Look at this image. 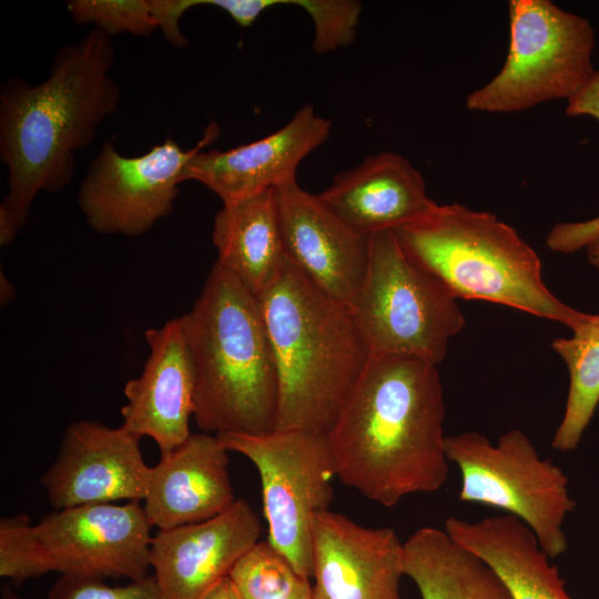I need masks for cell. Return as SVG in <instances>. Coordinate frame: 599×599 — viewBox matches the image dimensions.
<instances>
[{
	"mask_svg": "<svg viewBox=\"0 0 599 599\" xmlns=\"http://www.w3.org/2000/svg\"><path fill=\"white\" fill-rule=\"evenodd\" d=\"M404 575L422 599H512L485 561L436 527H422L404 541Z\"/></svg>",
	"mask_w": 599,
	"mask_h": 599,
	"instance_id": "cell-22",
	"label": "cell"
},
{
	"mask_svg": "<svg viewBox=\"0 0 599 599\" xmlns=\"http://www.w3.org/2000/svg\"><path fill=\"white\" fill-rule=\"evenodd\" d=\"M229 451L257 469L267 540L302 576L313 577V527L333 499L335 464L327 434L275 429L264 435H216Z\"/></svg>",
	"mask_w": 599,
	"mask_h": 599,
	"instance_id": "cell-9",
	"label": "cell"
},
{
	"mask_svg": "<svg viewBox=\"0 0 599 599\" xmlns=\"http://www.w3.org/2000/svg\"><path fill=\"white\" fill-rule=\"evenodd\" d=\"M551 348L569 373L565 412L551 447L568 453L578 447L599 404V315L589 314L571 337L554 339Z\"/></svg>",
	"mask_w": 599,
	"mask_h": 599,
	"instance_id": "cell-23",
	"label": "cell"
},
{
	"mask_svg": "<svg viewBox=\"0 0 599 599\" xmlns=\"http://www.w3.org/2000/svg\"><path fill=\"white\" fill-rule=\"evenodd\" d=\"M65 7L77 24L91 23L110 38L146 37L159 29L148 0H70Z\"/></svg>",
	"mask_w": 599,
	"mask_h": 599,
	"instance_id": "cell-26",
	"label": "cell"
},
{
	"mask_svg": "<svg viewBox=\"0 0 599 599\" xmlns=\"http://www.w3.org/2000/svg\"><path fill=\"white\" fill-rule=\"evenodd\" d=\"M180 318L195 368L193 418L201 432H274L278 379L257 297L215 262Z\"/></svg>",
	"mask_w": 599,
	"mask_h": 599,
	"instance_id": "cell-3",
	"label": "cell"
},
{
	"mask_svg": "<svg viewBox=\"0 0 599 599\" xmlns=\"http://www.w3.org/2000/svg\"><path fill=\"white\" fill-rule=\"evenodd\" d=\"M586 250L589 264L599 268V240L588 245Z\"/></svg>",
	"mask_w": 599,
	"mask_h": 599,
	"instance_id": "cell-34",
	"label": "cell"
},
{
	"mask_svg": "<svg viewBox=\"0 0 599 599\" xmlns=\"http://www.w3.org/2000/svg\"><path fill=\"white\" fill-rule=\"evenodd\" d=\"M314 599H400L404 542L393 528H370L329 510L313 527Z\"/></svg>",
	"mask_w": 599,
	"mask_h": 599,
	"instance_id": "cell-15",
	"label": "cell"
},
{
	"mask_svg": "<svg viewBox=\"0 0 599 599\" xmlns=\"http://www.w3.org/2000/svg\"><path fill=\"white\" fill-rule=\"evenodd\" d=\"M568 116L589 115L599 120V70L567 101ZM599 240V216L581 222L558 223L546 237L549 250L571 254Z\"/></svg>",
	"mask_w": 599,
	"mask_h": 599,
	"instance_id": "cell-27",
	"label": "cell"
},
{
	"mask_svg": "<svg viewBox=\"0 0 599 599\" xmlns=\"http://www.w3.org/2000/svg\"><path fill=\"white\" fill-rule=\"evenodd\" d=\"M201 599H242L230 577L213 586Z\"/></svg>",
	"mask_w": 599,
	"mask_h": 599,
	"instance_id": "cell-32",
	"label": "cell"
},
{
	"mask_svg": "<svg viewBox=\"0 0 599 599\" xmlns=\"http://www.w3.org/2000/svg\"><path fill=\"white\" fill-rule=\"evenodd\" d=\"M275 194L286 257L352 308L366 275L370 235L353 229L297 181L275 189Z\"/></svg>",
	"mask_w": 599,
	"mask_h": 599,
	"instance_id": "cell-13",
	"label": "cell"
},
{
	"mask_svg": "<svg viewBox=\"0 0 599 599\" xmlns=\"http://www.w3.org/2000/svg\"><path fill=\"white\" fill-rule=\"evenodd\" d=\"M445 397L437 365L370 354L327 433L336 477L385 507L446 483Z\"/></svg>",
	"mask_w": 599,
	"mask_h": 599,
	"instance_id": "cell-1",
	"label": "cell"
},
{
	"mask_svg": "<svg viewBox=\"0 0 599 599\" xmlns=\"http://www.w3.org/2000/svg\"><path fill=\"white\" fill-rule=\"evenodd\" d=\"M193 7L211 6L225 11L242 27H251L267 9L275 6L294 4V0H192Z\"/></svg>",
	"mask_w": 599,
	"mask_h": 599,
	"instance_id": "cell-30",
	"label": "cell"
},
{
	"mask_svg": "<svg viewBox=\"0 0 599 599\" xmlns=\"http://www.w3.org/2000/svg\"><path fill=\"white\" fill-rule=\"evenodd\" d=\"M16 298V288L1 271L0 273V302L1 306L7 305Z\"/></svg>",
	"mask_w": 599,
	"mask_h": 599,
	"instance_id": "cell-33",
	"label": "cell"
},
{
	"mask_svg": "<svg viewBox=\"0 0 599 599\" xmlns=\"http://www.w3.org/2000/svg\"><path fill=\"white\" fill-rule=\"evenodd\" d=\"M110 37L91 29L57 52L49 77L30 84L12 77L0 91V159L8 169L1 205L22 227L40 192L58 193L73 179L74 154L85 149L121 101L111 75Z\"/></svg>",
	"mask_w": 599,
	"mask_h": 599,
	"instance_id": "cell-2",
	"label": "cell"
},
{
	"mask_svg": "<svg viewBox=\"0 0 599 599\" xmlns=\"http://www.w3.org/2000/svg\"><path fill=\"white\" fill-rule=\"evenodd\" d=\"M446 454L460 473L461 502L516 517L550 559L567 551L562 524L576 507L568 478L551 459L540 457L522 430L510 429L496 444L476 430L447 436Z\"/></svg>",
	"mask_w": 599,
	"mask_h": 599,
	"instance_id": "cell-8",
	"label": "cell"
},
{
	"mask_svg": "<svg viewBox=\"0 0 599 599\" xmlns=\"http://www.w3.org/2000/svg\"><path fill=\"white\" fill-rule=\"evenodd\" d=\"M332 121L304 104L275 132L256 141L220 151H200L185 165L182 182L196 181L223 204L235 202L296 180L301 162L329 136Z\"/></svg>",
	"mask_w": 599,
	"mask_h": 599,
	"instance_id": "cell-16",
	"label": "cell"
},
{
	"mask_svg": "<svg viewBox=\"0 0 599 599\" xmlns=\"http://www.w3.org/2000/svg\"><path fill=\"white\" fill-rule=\"evenodd\" d=\"M257 300L277 370L276 429L327 434L370 356L352 309L287 257Z\"/></svg>",
	"mask_w": 599,
	"mask_h": 599,
	"instance_id": "cell-4",
	"label": "cell"
},
{
	"mask_svg": "<svg viewBox=\"0 0 599 599\" xmlns=\"http://www.w3.org/2000/svg\"><path fill=\"white\" fill-rule=\"evenodd\" d=\"M394 233L403 250L457 300L505 305L571 331L589 316L550 292L535 250L491 212L437 204Z\"/></svg>",
	"mask_w": 599,
	"mask_h": 599,
	"instance_id": "cell-5",
	"label": "cell"
},
{
	"mask_svg": "<svg viewBox=\"0 0 599 599\" xmlns=\"http://www.w3.org/2000/svg\"><path fill=\"white\" fill-rule=\"evenodd\" d=\"M151 528L139 502L57 509L35 525L53 571L130 581L149 577Z\"/></svg>",
	"mask_w": 599,
	"mask_h": 599,
	"instance_id": "cell-11",
	"label": "cell"
},
{
	"mask_svg": "<svg viewBox=\"0 0 599 599\" xmlns=\"http://www.w3.org/2000/svg\"><path fill=\"white\" fill-rule=\"evenodd\" d=\"M229 577L242 599H314L309 579L267 539L245 552Z\"/></svg>",
	"mask_w": 599,
	"mask_h": 599,
	"instance_id": "cell-24",
	"label": "cell"
},
{
	"mask_svg": "<svg viewBox=\"0 0 599 599\" xmlns=\"http://www.w3.org/2000/svg\"><path fill=\"white\" fill-rule=\"evenodd\" d=\"M21 229L16 217L2 205H0V245L8 246L17 236Z\"/></svg>",
	"mask_w": 599,
	"mask_h": 599,
	"instance_id": "cell-31",
	"label": "cell"
},
{
	"mask_svg": "<svg viewBox=\"0 0 599 599\" xmlns=\"http://www.w3.org/2000/svg\"><path fill=\"white\" fill-rule=\"evenodd\" d=\"M445 531L485 561L512 599H572L557 566L516 517L504 514L469 521L451 516Z\"/></svg>",
	"mask_w": 599,
	"mask_h": 599,
	"instance_id": "cell-20",
	"label": "cell"
},
{
	"mask_svg": "<svg viewBox=\"0 0 599 599\" xmlns=\"http://www.w3.org/2000/svg\"><path fill=\"white\" fill-rule=\"evenodd\" d=\"M51 560L26 514L0 520V576L21 583L52 572Z\"/></svg>",
	"mask_w": 599,
	"mask_h": 599,
	"instance_id": "cell-25",
	"label": "cell"
},
{
	"mask_svg": "<svg viewBox=\"0 0 599 599\" xmlns=\"http://www.w3.org/2000/svg\"><path fill=\"white\" fill-rule=\"evenodd\" d=\"M351 309L370 354L435 365L466 323L457 298L403 250L394 231L370 235L366 275Z\"/></svg>",
	"mask_w": 599,
	"mask_h": 599,
	"instance_id": "cell-6",
	"label": "cell"
},
{
	"mask_svg": "<svg viewBox=\"0 0 599 599\" xmlns=\"http://www.w3.org/2000/svg\"><path fill=\"white\" fill-rule=\"evenodd\" d=\"M227 453L216 435L200 432L161 455L151 467L143 505L150 525L170 529L227 510L236 500Z\"/></svg>",
	"mask_w": 599,
	"mask_h": 599,
	"instance_id": "cell-18",
	"label": "cell"
},
{
	"mask_svg": "<svg viewBox=\"0 0 599 599\" xmlns=\"http://www.w3.org/2000/svg\"><path fill=\"white\" fill-rule=\"evenodd\" d=\"M216 263L256 297L280 274L286 258L275 189L223 204L214 217Z\"/></svg>",
	"mask_w": 599,
	"mask_h": 599,
	"instance_id": "cell-21",
	"label": "cell"
},
{
	"mask_svg": "<svg viewBox=\"0 0 599 599\" xmlns=\"http://www.w3.org/2000/svg\"><path fill=\"white\" fill-rule=\"evenodd\" d=\"M318 196L338 217L366 235L415 222L437 205L427 193L420 171L405 156L389 151L369 155L339 172Z\"/></svg>",
	"mask_w": 599,
	"mask_h": 599,
	"instance_id": "cell-19",
	"label": "cell"
},
{
	"mask_svg": "<svg viewBox=\"0 0 599 599\" xmlns=\"http://www.w3.org/2000/svg\"><path fill=\"white\" fill-rule=\"evenodd\" d=\"M509 47L500 71L470 92V111L509 113L567 101L595 74V30L550 0H510Z\"/></svg>",
	"mask_w": 599,
	"mask_h": 599,
	"instance_id": "cell-7",
	"label": "cell"
},
{
	"mask_svg": "<svg viewBox=\"0 0 599 599\" xmlns=\"http://www.w3.org/2000/svg\"><path fill=\"white\" fill-rule=\"evenodd\" d=\"M219 135L220 126L212 121L189 151L167 138L139 156H124L105 140L78 192L90 227L100 234H145L173 211L186 163Z\"/></svg>",
	"mask_w": 599,
	"mask_h": 599,
	"instance_id": "cell-10",
	"label": "cell"
},
{
	"mask_svg": "<svg viewBox=\"0 0 599 599\" xmlns=\"http://www.w3.org/2000/svg\"><path fill=\"white\" fill-rule=\"evenodd\" d=\"M0 599H22L10 587L1 589ZM47 599H159L152 576L124 586H109L101 579L61 576Z\"/></svg>",
	"mask_w": 599,
	"mask_h": 599,
	"instance_id": "cell-28",
	"label": "cell"
},
{
	"mask_svg": "<svg viewBox=\"0 0 599 599\" xmlns=\"http://www.w3.org/2000/svg\"><path fill=\"white\" fill-rule=\"evenodd\" d=\"M261 532L260 518L244 499L211 519L158 530L150 564L159 599H201L230 575Z\"/></svg>",
	"mask_w": 599,
	"mask_h": 599,
	"instance_id": "cell-14",
	"label": "cell"
},
{
	"mask_svg": "<svg viewBox=\"0 0 599 599\" xmlns=\"http://www.w3.org/2000/svg\"><path fill=\"white\" fill-rule=\"evenodd\" d=\"M144 336L150 355L141 375L124 385L121 426L140 438H152L163 455L192 434L195 368L180 316Z\"/></svg>",
	"mask_w": 599,
	"mask_h": 599,
	"instance_id": "cell-17",
	"label": "cell"
},
{
	"mask_svg": "<svg viewBox=\"0 0 599 599\" xmlns=\"http://www.w3.org/2000/svg\"><path fill=\"white\" fill-rule=\"evenodd\" d=\"M148 4L164 39L175 48L186 47L190 41L180 29V19L193 8L192 0H148Z\"/></svg>",
	"mask_w": 599,
	"mask_h": 599,
	"instance_id": "cell-29",
	"label": "cell"
},
{
	"mask_svg": "<svg viewBox=\"0 0 599 599\" xmlns=\"http://www.w3.org/2000/svg\"><path fill=\"white\" fill-rule=\"evenodd\" d=\"M141 438L122 426L79 420L67 428L58 456L41 478L55 509L119 500H144L151 467L143 459Z\"/></svg>",
	"mask_w": 599,
	"mask_h": 599,
	"instance_id": "cell-12",
	"label": "cell"
}]
</instances>
